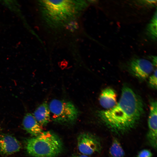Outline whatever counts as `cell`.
<instances>
[{
	"label": "cell",
	"mask_w": 157,
	"mask_h": 157,
	"mask_svg": "<svg viewBox=\"0 0 157 157\" xmlns=\"http://www.w3.org/2000/svg\"><path fill=\"white\" fill-rule=\"evenodd\" d=\"M77 142L78 149L83 154L89 155L101 151L99 140L91 133L86 132L81 133L78 137Z\"/></svg>",
	"instance_id": "cell-5"
},
{
	"label": "cell",
	"mask_w": 157,
	"mask_h": 157,
	"mask_svg": "<svg viewBox=\"0 0 157 157\" xmlns=\"http://www.w3.org/2000/svg\"><path fill=\"white\" fill-rule=\"evenodd\" d=\"M109 153L111 157H124V151L120 142L116 138L113 139Z\"/></svg>",
	"instance_id": "cell-12"
},
{
	"label": "cell",
	"mask_w": 157,
	"mask_h": 157,
	"mask_svg": "<svg viewBox=\"0 0 157 157\" xmlns=\"http://www.w3.org/2000/svg\"><path fill=\"white\" fill-rule=\"evenodd\" d=\"M152 62L154 66H157V57L156 56H153L151 57Z\"/></svg>",
	"instance_id": "cell-16"
},
{
	"label": "cell",
	"mask_w": 157,
	"mask_h": 157,
	"mask_svg": "<svg viewBox=\"0 0 157 157\" xmlns=\"http://www.w3.org/2000/svg\"><path fill=\"white\" fill-rule=\"evenodd\" d=\"M157 101L152 100L150 104L148 120V130L147 138L149 144L155 149L157 145Z\"/></svg>",
	"instance_id": "cell-7"
},
{
	"label": "cell",
	"mask_w": 157,
	"mask_h": 157,
	"mask_svg": "<svg viewBox=\"0 0 157 157\" xmlns=\"http://www.w3.org/2000/svg\"><path fill=\"white\" fill-rule=\"evenodd\" d=\"M25 144L28 154L35 157H55L63 149L61 140L51 131L43 132L37 136L27 138Z\"/></svg>",
	"instance_id": "cell-3"
},
{
	"label": "cell",
	"mask_w": 157,
	"mask_h": 157,
	"mask_svg": "<svg viewBox=\"0 0 157 157\" xmlns=\"http://www.w3.org/2000/svg\"><path fill=\"white\" fill-rule=\"evenodd\" d=\"M73 157H89L88 156L81 154L74 155Z\"/></svg>",
	"instance_id": "cell-17"
},
{
	"label": "cell",
	"mask_w": 157,
	"mask_h": 157,
	"mask_svg": "<svg viewBox=\"0 0 157 157\" xmlns=\"http://www.w3.org/2000/svg\"><path fill=\"white\" fill-rule=\"evenodd\" d=\"M117 94L114 90L110 88L103 89L99 98L100 104L104 108L109 109L114 107L117 104Z\"/></svg>",
	"instance_id": "cell-10"
},
{
	"label": "cell",
	"mask_w": 157,
	"mask_h": 157,
	"mask_svg": "<svg viewBox=\"0 0 157 157\" xmlns=\"http://www.w3.org/2000/svg\"><path fill=\"white\" fill-rule=\"evenodd\" d=\"M19 142L13 136L8 134L0 135V154L10 155L19 151L22 148Z\"/></svg>",
	"instance_id": "cell-8"
},
{
	"label": "cell",
	"mask_w": 157,
	"mask_h": 157,
	"mask_svg": "<svg viewBox=\"0 0 157 157\" xmlns=\"http://www.w3.org/2000/svg\"><path fill=\"white\" fill-rule=\"evenodd\" d=\"M152 154L149 150L143 149L140 151L136 157H152Z\"/></svg>",
	"instance_id": "cell-15"
},
{
	"label": "cell",
	"mask_w": 157,
	"mask_h": 157,
	"mask_svg": "<svg viewBox=\"0 0 157 157\" xmlns=\"http://www.w3.org/2000/svg\"><path fill=\"white\" fill-rule=\"evenodd\" d=\"M22 124L24 129L34 137L39 135L43 132L42 126L38 123L33 115L30 113H27L25 115Z\"/></svg>",
	"instance_id": "cell-9"
},
{
	"label": "cell",
	"mask_w": 157,
	"mask_h": 157,
	"mask_svg": "<svg viewBox=\"0 0 157 157\" xmlns=\"http://www.w3.org/2000/svg\"><path fill=\"white\" fill-rule=\"evenodd\" d=\"M33 115L41 125L46 126L50 121L51 118L49 105L47 102L44 101L39 105Z\"/></svg>",
	"instance_id": "cell-11"
},
{
	"label": "cell",
	"mask_w": 157,
	"mask_h": 157,
	"mask_svg": "<svg viewBox=\"0 0 157 157\" xmlns=\"http://www.w3.org/2000/svg\"><path fill=\"white\" fill-rule=\"evenodd\" d=\"M157 69H156L154 73L149 78V83L150 86L154 89H157Z\"/></svg>",
	"instance_id": "cell-14"
},
{
	"label": "cell",
	"mask_w": 157,
	"mask_h": 157,
	"mask_svg": "<svg viewBox=\"0 0 157 157\" xmlns=\"http://www.w3.org/2000/svg\"><path fill=\"white\" fill-rule=\"evenodd\" d=\"M144 113V106L141 98L131 88L124 85L116 105L111 108L98 111L97 114L111 131L121 135L134 129Z\"/></svg>",
	"instance_id": "cell-1"
},
{
	"label": "cell",
	"mask_w": 157,
	"mask_h": 157,
	"mask_svg": "<svg viewBox=\"0 0 157 157\" xmlns=\"http://www.w3.org/2000/svg\"><path fill=\"white\" fill-rule=\"evenodd\" d=\"M157 11L156 10L147 28L148 34L154 40H156L157 37Z\"/></svg>",
	"instance_id": "cell-13"
},
{
	"label": "cell",
	"mask_w": 157,
	"mask_h": 157,
	"mask_svg": "<svg viewBox=\"0 0 157 157\" xmlns=\"http://www.w3.org/2000/svg\"><path fill=\"white\" fill-rule=\"evenodd\" d=\"M129 67L131 73L141 81L146 80L154 70L152 62L141 58L132 60L130 62Z\"/></svg>",
	"instance_id": "cell-6"
},
{
	"label": "cell",
	"mask_w": 157,
	"mask_h": 157,
	"mask_svg": "<svg viewBox=\"0 0 157 157\" xmlns=\"http://www.w3.org/2000/svg\"><path fill=\"white\" fill-rule=\"evenodd\" d=\"M51 117L55 122L63 124L74 123L79 112L73 104L65 100L53 99L49 105Z\"/></svg>",
	"instance_id": "cell-4"
},
{
	"label": "cell",
	"mask_w": 157,
	"mask_h": 157,
	"mask_svg": "<svg viewBox=\"0 0 157 157\" xmlns=\"http://www.w3.org/2000/svg\"><path fill=\"white\" fill-rule=\"evenodd\" d=\"M88 2L84 0H44L39 3L46 24L51 28L59 29L72 26Z\"/></svg>",
	"instance_id": "cell-2"
}]
</instances>
